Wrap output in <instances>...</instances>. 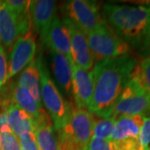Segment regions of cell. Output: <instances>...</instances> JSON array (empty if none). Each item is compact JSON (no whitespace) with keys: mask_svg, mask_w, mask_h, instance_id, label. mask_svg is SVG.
Returning <instances> with one entry per match:
<instances>
[{"mask_svg":"<svg viewBox=\"0 0 150 150\" xmlns=\"http://www.w3.org/2000/svg\"><path fill=\"white\" fill-rule=\"evenodd\" d=\"M137 64L129 55L98 61L92 71L93 91L88 112L103 118L129 83Z\"/></svg>","mask_w":150,"mask_h":150,"instance_id":"cell-1","label":"cell"},{"mask_svg":"<svg viewBox=\"0 0 150 150\" xmlns=\"http://www.w3.org/2000/svg\"><path fill=\"white\" fill-rule=\"evenodd\" d=\"M104 21L123 41L148 49L150 41V2L144 5L105 4Z\"/></svg>","mask_w":150,"mask_h":150,"instance_id":"cell-2","label":"cell"},{"mask_svg":"<svg viewBox=\"0 0 150 150\" xmlns=\"http://www.w3.org/2000/svg\"><path fill=\"white\" fill-rule=\"evenodd\" d=\"M94 116L71 104L69 117L58 133L59 150H85L92 139Z\"/></svg>","mask_w":150,"mask_h":150,"instance_id":"cell-3","label":"cell"},{"mask_svg":"<svg viewBox=\"0 0 150 150\" xmlns=\"http://www.w3.org/2000/svg\"><path fill=\"white\" fill-rule=\"evenodd\" d=\"M37 61L41 85L40 92L42 93L43 103L53 119L54 129L58 131L63 127L69 117L71 104L66 102L60 94L54 81L49 76L48 69L41 56L38 58Z\"/></svg>","mask_w":150,"mask_h":150,"instance_id":"cell-4","label":"cell"},{"mask_svg":"<svg viewBox=\"0 0 150 150\" xmlns=\"http://www.w3.org/2000/svg\"><path fill=\"white\" fill-rule=\"evenodd\" d=\"M93 58L98 61L129 55L130 47L106 23L87 34Z\"/></svg>","mask_w":150,"mask_h":150,"instance_id":"cell-5","label":"cell"},{"mask_svg":"<svg viewBox=\"0 0 150 150\" xmlns=\"http://www.w3.org/2000/svg\"><path fill=\"white\" fill-rule=\"evenodd\" d=\"M149 114L150 94L130 79L114 106L103 118H112L116 120L120 116L141 115L144 117Z\"/></svg>","mask_w":150,"mask_h":150,"instance_id":"cell-6","label":"cell"},{"mask_svg":"<svg viewBox=\"0 0 150 150\" xmlns=\"http://www.w3.org/2000/svg\"><path fill=\"white\" fill-rule=\"evenodd\" d=\"M62 10L67 18L73 21L86 35L96 30L105 23L95 1L72 0L63 5Z\"/></svg>","mask_w":150,"mask_h":150,"instance_id":"cell-7","label":"cell"},{"mask_svg":"<svg viewBox=\"0 0 150 150\" xmlns=\"http://www.w3.org/2000/svg\"><path fill=\"white\" fill-rule=\"evenodd\" d=\"M35 54L36 42L33 32L30 30L24 36L18 38L11 48L7 80H9L26 68L34 59Z\"/></svg>","mask_w":150,"mask_h":150,"instance_id":"cell-8","label":"cell"},{"mask_svg":"<svg viewBox=\"0 0 150 150\" xmlns=\"http://www.w3.org/2000/svg\"><path fill=\"white\" fill-rule=\"evenodd\" d=\"M63 22L69 32L71 56L74 64L85 70L91 69L94 58L88 46L86 33L69 18H65Z\"/></svg>","mask_w":150,"mask_h":150,"instance_id":"cell-9","label":"cell"},{"mask_svg":"<svg viewBox=\"0 0 150 150\" xmlns=\"http://www.w3.org/2000/svg\"><path fill=\"white\" fill-rule=\"evenodd\" d=\"M72 88L76 107L88 110L93 98V83L92 72L73 65Z\"/></svg>","mask_w":150,"mask_h":150,"instance_id":"cell-10","label":"cell"},{"mask_svg":"<svg viewBox=\"0 0 150 150\" xmlns=\"http://www.w3.org/2000/svg\"><path fill=\"white\" fill-rule=\"evenodd\" d=\"M41 39L44 44L50 48L51 51L63 54L73 62L71 56L69 32L64 22L61 21L59 17H55L48 30L43 37H41Z\"/></svg>","mask_w":150,"mask_h":150,"instance_id":"cell-11","label":"cell"},{"mask_svg":"<svg viewBox=\"0 0 150 150\" xmlns=\"http://www.w3.org/2000/svg\"><path fill=\"white\" fill-rule=\"evenodd\" d=\"M1 93L6 102L15 103L17 106L27 112L32 118L33 121L45 111L43 108L38 105L30 93L26 88L18 85L17 83H11L8 87L4 86L1 89Z\"/></svg>","mask_w":150,"mask_h":150,"instance_id":"cell-12","label":"cell"},{"mask_svg":"<svg viewBox=\"0 0 150 150\" xmlns=\"http://www.w3.org/2000/svg\"><path fill=\"white\" fill-rule=\"evenodd\" d=\"M22 36L23 33L18 17L5 1H0V40L4 49L10 51L15 41Z\"/></svg>","mask_w":150,"mask_h":150,"instance_id":"cell-13","label":"cell"},{"mask_svg":"<svg viewBox=\"0 0 150 150\" xmlns=\"http://www.w3.org/2000/svg\"><path fill=\"white\" fill-rule=\"evenodd\" d=\"M57 4L53 0L30 1L29 13L31 21L40 36L43 37L56 17Z\"/></svg>","mask_w":150,"mask_h":150,"instance_id":"cell-14","label":"cell"},{"mask_svg":"<svg viewBox=\"0 0 150 150\" xmlns=\"http://www.w3.org/2000/svg\"><path fill=\"white\" fill-rule=\"evenodd\" d=\"M33 134L39 150H59L58 140L55 137L54 127L46 111L33 120Z\"/></svg>","mask_w":150,"mask_h":150,"instance_id":"cell-15","label":"cell"},{"mask_svg":"<svg viewBox=\"0 0 150 150\" xmlns=\"http://www.w3.org/2000/svg\"><path fill=\"white\" fill-rule=\"evenodd\" d=\"M143 123L144 117L141 115L118 117L115 120L111 140L118 142L128 138H139Z\"/></svg>","mask_w":150,"mask_h":150,"instance_id":"cell-16","label":"cell"},{"mask_svg":"<svg viewBox=\"0 0 150 150\" xmlns=\"http://www.w3.org/2000/svg\"><path fill=\"white\" fill-rule=\"evenodd\" d=\"M4 110L7 112L11 131L18 138L26 133H33L32 118L15 103L13 102L8 103Z\"/></svg>","mask_w":150,"mask_h":150,"instance_id":"cell-17","label":"cell"},{"mask_svg":"<svg viewBox=\"0 0 150 150\" xmlns=\"http://www.w3.org/2000/svg\"><path fill=\"white\" fill-rule=\"evenodd\" d=\"M17 84L26 88L30 93L38 105L42 108L41 92H40V80L38 69L37 59H33L27 67L23 70L19 75Z\"/></svg>","mask_w":150,"mask_h":150,"instance_id":"cell-18","label":"cell"},{"mask_svg":"<svg viewBox=\"0 0 150 150\" xmlns=\"http://www.w3.org/2000/svg\"><path fill=\"white\" fill-rule=\"evenodd\" d=\"M52 68L55 78L65 92L69 93L72 88V76L74 63L67 59L64 55L51 51Z\"/></svg>","mask_w":150,"mask_h":150,"instance_id":"cell-19","label":"cell"},{"mask_svg":"<svg viewBox=\"0 0 150 150\" xmlns=\"http://www.w3.org/2000/svg\"><path fill=\"white\" fill-rule=\"evenodd\" d=\"M130 79L150 94V56L136 64Z\"/></svg>","mask_w":150,"mask_h":150,"instance_id":"cell-20","label":"cell"},{"mask_svg":"<svg viewBox=\"0 0 150 150\" xmlns=\"http://www.w3.org/2000/svg\"><path fill=\"white\" fill-rule=\"evenodd\" d=\"M115 119L112 118H94L92 138L101 139H111Z\"/></svg>","mask_w":150,"mask_h":150,"instance_id":"cell-21","label":"cell"},{"mask_svg":"<svg viewBox=\"0 0 150 150\" xmlns=\"http://www.w3.org/2000/svg\"><path fill=\"white\" fill-rule=\"evenodd\" d=\"M0 148L2 150H22L18 138L12 131L0 134Z\"/></svg>","mask_w":150,"mask_h":150,"instance_id":"cell-22","label":"cell"},{"mask_svg":"<svg viewBox=\"0 0 150 150\" xmlns=\"http://www.w3.org/2000/svg\"><path fill=\"white\" fill-rule=\"evenodd\" d=\"M85 150H118L116 143L111 139L92 138Z\"/></svg>","mask_w":150,"mask_h":150,"instance_id":"cell-23","label":"cell"},{"mask_svg":"<svg viewBox=\"0 0 150 150\" xmlns=\"http://www.w3.org/2000/svg\"><path fill=\"white\" fill-rule=\"evenodd\" d=\"M139 144L144 149L148 148L150 144V117H144V123L139 136Z\"/></svg>","mask_w":150,"mask_h":150,"instance_id":"cell-24","label":"cell"},{"mask_svg":"<svg viewBox=\"0 0 150 150\" xmlns=\"http://www.w3.org/2000/svg\"><path fill=\"white\" fill-rule=\"evenodd\" d=\"M8 76V60L4 46L0 45V90L5 86Z\"/></svg>","mask_w":150,"mask_h":150,"instance_id":"cell-25","label":"cell"},{"mask_svg":"<svg viewBox=\"0 0 150 150\" xmlns=\"http://www.w3.org/2000/svg\"><path fill=\"white\" fill-rule=\"evenodd\" d=\"M18 140L22 150H39L33 133L23 134L18 138Z\"/></svg>","mask_w":150,"mask_h":150,"instance_id":"cell-26","label":"cell"},{"mask_svg":"<svg viewBox=\"0 0 150 150\" xmlns=\"http://www.w3.org/2000/svg\"><path fill=\"white\" fill-rule=\"evenodd\" d=\"M118 150H143L139 142V138H128L115 142Z\"/></svg>","mask_w":150,"mask_h":150,"instance_id":"cell-27","label":"cell"},{"mask_svg":"<svg viewBox=\"0 0 150 150\" xmlns=\"http://www.w3.org/2000/svg\"><path fill=\"white\" fill-rule=\"evenodd\" d=\"M11 129L8 124V115L5 110L3 109V111L0 112V134L5 133V132H10Z\"/></svg>","mask_w":150,"mask_h":150,"instance_id":"cell-28","label":"cell"},{"mask_svg":"<svg viewBox=\"0 0 150 150\" xmlns=\"http://www.w3.org/2000/svg\"><path fill=\"white\" fill-rule=\"evenodd\" d=\"M148 50L150 52V41H149V48H148Z\"/></svg>","mask_w":150,"mask_h":150,"instance_id":"cell-29","label":"cell"},{"mask_svg":"<svg viewBox=\"0 0 150 150\" xmlns=\"http://www.w3.org/2000/svg\"><path fill=\"white\" fill-rule=\"evenodd\" d=\"M143 150H149V148L148 147V148H145V149H144Z\"/></svg>","mask_w":150,"mask_h":150,"instance_id":"cell-30","label":"cell"},{"mask_svg":"<svg viewBox=\"0 0 150 150\" xmlns=\"http://www.w3.org/2000/svg\"><path fill=\"white\" fill-rule=\"evenodd\" d=\"M0 150H2V149H1V148H0Z\"/></svg>","mask_w":150,"mask_h":150,"instance_id":"cell-31","label":"cell"},{"mask_svg":"<svg viewBox=\"0 0 150 150\" xmlns=\"http://www.w3.org/2000/svg\"><path fill=\"white\" fill-rule=\"evenodd\" d=\"M149 150H150V149H149Z\"/></svg>","mask_w":150,"mask_h":150,"instance_id":"cell-32","label":"cell"}]
</instances>
